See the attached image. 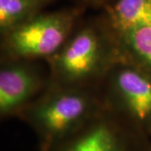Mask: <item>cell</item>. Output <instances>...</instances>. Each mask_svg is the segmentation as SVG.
Here are the masks:
<instances>
[{
  "label": "cell",
  "instance_id": "obj_7",
  "mask_svg": "<svg viewBox=\"0 0 151 151\" xmlns=\"http://www.w3.org/2000/svg\"><path fill=\"white\" fill-rule=\"evenodd\" d=\"M65 151H124L111 124L97 120L70 143Z\"/></svg>",
  "mask_w": 151,
  "mask_h": 151
},
{
  "label": "cell",
  "instance_id": "obj_8",
  "mask_svg": "<svg viewBox=\"0 0 151 151\" xmlns=\"http://www.w3.org/2000/svg\"><path fill=\"white\" fill-rule=\"evenodd\" d=\"M51 0H0V33L4 36L40 14Z\"/></svg>",
  "mask_w": 151,
  "mask_h": 151
},
{
  "label": "cell",
  "instance_id": "obj_3",
  "mask_svg": "<svg viewBox=\"0 0 151 151\" xmlns=\"http://www.w3.org/2000/svg\"><path fill=\"white\" fill-rule=\"evenodd\" d=\"M77 14L63 10L40 13L2 36L5 59H49L59 51L74 30Z\"/></svg>",
  "mask_w": 151,
  "mask_h": 151
},
{
  "label": "cell",
  "instance_id": "obj_2",
  "mask_svg": "<svg viewBox=\"0 0 151 151\" xmlns=\"http://www.w3.org/2000/svg\"><path fill=\"white\" fill-rule=\"evenodd\" d=\"M104 106L88 86L49 85L22 112L47 140L52 141L90 120Z\"/></svg>",
  "mask_w": 151,
  "mask_h": 151
},
{
  "label": "cell",
  "instance_id": "obj_5",
  "mask_svg": "<svg viewBox=\"0 0 151 151\" xmlns=\"http://www.w3.org/2000/svg\"><path fill=\"white\" fill-rule=\"evenodd\" d=\"M45 86V78L30 60L5 59L0 68V113L22 111Z\"/></svg>",
  "mask_w": 151,
  "mask_h": 151
},
{
  "label": "cell",
  "instance_id": "obj_6",
  "mask_svg": "<svg viewBox=\"0 0 151 151\" xmlns=\"http://www.w3.org/2000/svg\"><path fill=\"white\" fill-rule=\"evenodd\" d=\"M106 29L119 60L136 65L151 75V20Z\"/></svg>",
  "mask_w": 151,
  "mask_h": 151
},
{
  "label": "cell",
  "instance_id": "obj_4",
  "mask_svg": "<svg viewBox=\"0 0 151 151\" xmlns=\"http://www.w3.org/2000/svg\"><path fill=\"white\" fill-rule=\"evenodd\" d=\"M106 106L116 108L139 124L151 122V75L119 60L103 78Z\"/></svg>",
  "mask_w": 151,
  "mask_h": 151
},
{
  "label": "cell",
  "instance_id": "obj_9",
  "mask_svg": "<svg viewBox=\"0 0 151 151\" xmlns=\"http://www.w3.org/2000/svg\"><path fill=\"white\" fill-rule=\"evenodd\" d=\"M86 2H89L91 4H103V3H107L108 0H84Z\"/></svg>",
  "mask_w": 151,
  "mask_h": 151
},
{
  "label": "cell",
  "instance_id": "obj_1",
  "mask_svg": "<svg viewBox=\"0 0 151 151\" xmlns=\"http://www.w3.org/2000/svg\"><path fill=\"white\" fill-rule=\"evenodd\" d=\"M119 60L103 24H88L73 31L57 53L47 59L49 85L88 86L103 80Z\"/></svg>",
  "mask_w": 151,
  "mask_h": 151
}]
</instances>
